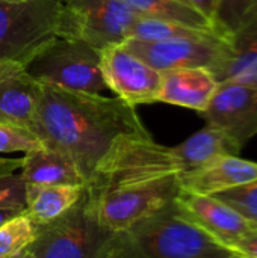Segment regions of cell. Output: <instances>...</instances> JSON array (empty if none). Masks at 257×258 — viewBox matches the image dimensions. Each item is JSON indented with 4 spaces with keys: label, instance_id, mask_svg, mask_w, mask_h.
I'll return each mask as SVG.
<instances>
[{
    "label": "cell",
    "instance_id": "6da1fadb",
    "mask_svg": "<svg viewBox=\"0 0 257 258\" xmlns=\"http://www.w3.org/2000/svg\"><path fill=\"white\" fill-rule=\"evenodd\" d=\"M33 133L44 147L67 156L86 186L120 144L151 138L136 106L126 100L52 85H42Z\"/></svg>",
    "mask_w": 257,
    "mask_h": 258
},
{
    "label": "cell",
    "instance_id": "7a4b0ae2",
    "mask_svg": "<svg viewBox=\"0 0 257 258\" xmlns=\"http://www.w3.org/2000/svg\"><path fill=\"white\" fill-rule=\"evenodd\" d=\"M121 258H238L191 219L176 203L121 233Z\"/></svg>",
    "mask_w": 257,
    "mask_h": 258
},
{
    "label": "cell",
    "instance_id": "3957f363",
    "mask_svg": "<svg viewBox=\"0 0 257 258\" xmlns=\"http://www.w3.org/2000/svg\"><path fill=\"white\" fill-rule=\"evenodd\" d=\"M120 233L105 227L82 198L62 216L36 224V239L27 248L35 258H106Z\"/></svg>",
    "mask_w": 257,
    "mask_h": 258
},
{
    "label": "cell",
    "instance_id": "277c9868",
    "mask_svg": "<svg viewBox=\"0 0 257 258\" xmlns=\"http://www.w3.org/2000/svg\"><path fill=\"white\" fill-rule=\"evenodd\" d=\"M62 0H0V62L26 67L59 38Z\"/></svg>",
    "mask_w": 257,
    "mask_h": 258
},
{
    "label": "cell",
    "instance_id": "5b68a950",
    "mask_svg": "<svg viewBox=\"0 0 257 258\" xmlns=\"http://www.w3.org/2000/svg\"><path fill=\"white\" fill-rule=\"evenodd\" d=\"M180 192L179 174L108 189L85 187L91 212L105 227L115 233H123L136 222L168 207Z\"/></svg>",
    "mask_w": 257,
    "mask_h": 258
},
{
    "label": "cell",
    "instance_id": "8992f818",
    "mask_svg": "<svg viewBox=\"0 0 257 258\" xmlns=\"http://www.w3.org/2000/svg\"><path fill=\"white\" fill-rule=\"evenodd\" d=\"M24 68L42 85L86 94L108 89L101 74L100 51L80 39L56 38Z\"/></svg>",
    "mask_w": 257,
    "mask_h": 258
},
{
    "label": "cell",
    "instance_id": "52a82bcc",
    "mask_svg": "<svg viewBox=\"0 0 257 258\" xmlns=\"http://www.w3.org/2000/svg\"><path fill=\"white\" fill-rule=\"evenodd\" d=\"M136 17L121 0H62L59 38L80 39L101 51L127 41Z\"/></svg>",
    "mask_w": 257,
    "mask_h": 258
},
{
    "label": "cell",
    "instance_id": "ba28073f",
    "mask_svg": "<svg viewBox=\"0 0 257 258\" xmlns=\"http://www.w3.org/2000/svg\"><path fill=\"white\" fill-rule=\"evenodd\" d=\"M121 45L158 71L177 68L214 70L224 57L229 41L218 35L164 41H141L129 38Z\"/></svg>",
    "mask_w": 257,
    "mask_h": 258
},
{
    "label": "cell",
    "instance_id": "9c48e42d",
    "mask_svg": "<svg viewBox=\"0 0 257 258\" xmlns=\"http://www.w3.org/2000/svg\"><path fill=\"white\" fill-rule=\"evenodd\" d=\"M200 115L206 124L224 132L241 151L257 136V88L221 82Z\"/></svg>",
    "mask_w": 257,
    "mask_h": 258
},
{
    "label": "cell",
    "instance_id": "30bf717a",
    "mask_svg": "<svg viewBox=\"0 0 257 258\" xmlns=\"http://www.w3.org/2000/svg\"><path fill=\"white\" fill-rule=\"evenodd\" d=\"M100 67L108 89L127 103L150 104L158 101L162 73L142 62L123 45H111L100 51Z\"/></svg>",
    "mask_w": 257,
    "mask_h": 258
},
{
    "label": "cell",
    "instance_id": "8fae6325",
    "mask_svg": "<svg viewBox=\"0 0 257 258\" xmlns=\"http://www.w3.org/2000/svg\"><path fill=\"white\" fill-rule=\"evenodd\" d=\"M174 203L188 219L230 251L244 234L257 225L212 195L182 190Z\"/></svg>",
    "mask_w": 257,
    "mask_h": 258
},
{
    "label": "cell",
    "instance_id": "7c38bea8",
    "mask_svg": "<svg viewBox=\"0 0 257 258\" xmlns=\"http://www.w3.org/2000/svg\"><path fill=\"white\" fill-rule=\"evenodd\" d=\"M41 91L42 83L35 80L24 67L0 62V122L15 124L33 132Z\"/></svg>",
    "mask_w": 257,
    "mask_h": 258
},
{
    "label": "cell",
    "instance_id": "4fadbf2b",
    "mask_svg": "<svg viewBox=\"0 0 257 258\" xmlns=\"http://www.w3.org/2000/svg\"><path fill=\"white\" fill-rule=\"evenodd\" d=\"M182 190L198 195H215L257 180V162L239 156H223L212 163L179 175Z\"/></svg>",
    "mask_w": 257,
    "mask_h": 258
},
{
    "label": "cell",
    "instance_id": "5bb4252c",
    "mask_svg": "<svg viewBox=\"0 0 257 258\" xmlns=\"http://www.w3.org/2000/svg\"><path fill=\"white\" fill-rule=\"evenodd\" d=\"M161 73L162 82L158 101L191 109L198 113L208 107L218 86V82L208 68H177Z\"/></svg>",
    "mask_w": 257,
    "mask_h": 258
},
{
    "label": "cell",
    "instance_id": "9a60e30c",
    "mask_svg": "<svg viewBox=\"0 0 257 258\" xmlns=\"http://www.w3.org/2000/svg\"><path fill=\"white\" fill-rule=\"evenodd\" d=\"M21 178L26 186H86L74 163L62 153L41 147L23 157Z\"/></svg>",
    "mask_w": 257,
    "mask_h": 258
},
{
    "label": "cell",
    "instance_id": "2e32d148",
    "mask_svg": "<svg viewBox=\"0 0 257 258\" xmlns=\"http://www.w3.org/2000/svg\"><path fill=\"white\" fill-rule=\"evenodd\" d=\"M227 41L224 57L211 70L215 80L257 88V21Z\"/></svg>",
    "mask_w": 257,
    "mask_h": 258
},
{
    "label": "cell",
    "instance_id": "e0dca14e",
    "mask_svg": "<svg viewBox=\"0 0 257 258\" xmlns=\"http://www.w3.org/2000/svg\"><path fill=\"white\" fill-rule=\"evenodd\" d=\"M182 174L197 171L223 156H239V150L229 136L217 127L206 124L204 128L174 147Z\"/></svg>",
    "mask_w": 257,
    "mask_h": 258
},
{
    "label": "cell",
    "instance_id": "ac0fdd59",
    "mask_svg": "<svg viewBox=\"0 0 257 258\" xmlns=\"http://www.w3.org/2000/svg\"><path fill=\"white\" fill-rule=\"evenodd\" d=\"M82 186H26L24 213L35 224H47L68 212L83 195Z\"/></svg>",
    "mask_w": 257,
    "mask_h": 258
},
{
    "label": "cell",
    "instance_id": "d6986e66",
    "mask_svg": "<svg viewBox=\"0 0 257 258\" xmlns=\"http://www.w3.org/2000/svg\"><path fill=\"white\" fill-rule=\"evenodd\" d=\"M135 14L179 23L197 30L215 33L212 21L197 8L177 0H121Z\"/></svg>",
    "mask_w": 257,
    "mask_h": 258
},
{
    "label": "cell",
    "instance_id": "ffe728a7",
    "mask_svg": "<svg viewBox=\"0 0 257 258\" xmlns=\"http://www.w3.org/2000/svg\"><path fill=\"white\" fill-rule=\"evenodd\" d=\"M256 21L257 0H215L212 24L218 36L230 39Z\"/></svg>",
    "mask_w": 257,
    "mask_h": 258
},
{
    "label": "cell",
    "instance_id": "44dd1931",
    "mask_svg": "<svg viewBox=\"0 0 257 258\" xmlns=\"http://www.w3.org/2000/svg\"><path fill=\"white\" fill-rule=\"evenodd\" d=\"M203 35H217V33L197 30L167 20L138 15L130 29L129 38L141 39V41H164V39H174V38H197Z\"/></svg>",
    "mask_w": 257,
    "mask_h": 258
},
{
    "label": "cell",
    "instance_id": "7402d4cb",
    "mask_svg": "<svg viewBox=\"0 0 257 258\" xmlns=\"http://www.w3.org/2000/svg\"><path fill=\"white\" fill-rule=\"evenodd\" d=\"M36 239V224L23 212L0 225V258H11L27 249Z\"/></svg>",
    "mask_w": 257,
    "mask_h": 258
},
{
    "label": "cell",
    "instance_id": "603a6c76",
    "mask_svg": "<svg viewBox=\"0 0 257 258\" xmlns=\"http://www.w3.org/2000/svg\"><path fill=\"white\" fill-rule=\"evenodd\" d=\"M212 197L221 200L223 203L235 209L250 222L257 224V180L239 187L218 192Z\"/></svg>",
    "mask_w": 257,
    "mask_h": 258
},
{
    "label": "cell",
    "instance_id": "cb8c5ba5",
    "mask_svg": "<svg viewBox=\"0 0 257 258\" xmlns=\"http://www.w3.org/2000/svg\"><path fill=\"white\" fill-rule=\"evenodd\" d=\"M44 147L41 139L29 128L0 122V153H29Z\"/></svg>",
    "mask_w": 257,
    "mask_h": 258
},
{
    "label": "cell",
    "instance_id": "d4e9b609",
    "mask_svg": "<svg viewBox=\"0 0 257 258\" xmlns=\"http://www.w3.org/2000/svg\"><path fill=\"white\" fill-rule=\"evenodd\" d=\"M0 209L26 210V184L20 174L0 177Z\"/></svg>",
    "mask_w": 257,
    "mask_h": 258
},
{
    "label": "cell",
    "instance_id": "484cf974",
    "mask_svg": "<svg viewBox=\"0 0 257 258\" xmlns=\"http://www.w3.org/2000/svg\"><path fill=\"white\" fill-rule=\"evenodd\" d=\"M232 251L238 258H257V225L232 246Z\"/></svg>",
    "mask_w": 257,
    "mask_h": 258
},
{
    "label": "cell",
    "instance_id": "4316f807",
    "mask_svg": "<svg viewBox=\"0 0 257 258\" xmlns=\"http://www.w3.org/2000/svg\"><path fill=\"white\" fill-rule=\"evenodd\" d=\"M23 157L21 159H3L0 157V177L14 174L17 169H21Z\"/></svg>",
    "mask_w": 257,
    "mask_h": 258
},
{
    "label": "cell",
    "instance_id": "83f0119b",
    "mask_svg": "<svg viewBox=\"0 0 257 258\" xmlns=\"http://www.w3.org/2000/svg\"><path fill=\"white\" fill-rule=\"evenodd\" d=\"M194 8H197L200 12H203L211 21H212V14L215 8V0H188ZM214 26V24H212Z\"/></svg>",
    "mask_w": 257,
    "mask_h": 258
},
{
    "label": "cell",
    "instance_id": "f1b7e54d",
    "mask_svg": "<svg viewBox=\"0 0 257 258\" xmlns=\"http://www.w3.org/2000/svg\"><path fill=\"white\" fill-rule=\"evenodd\" d=\"M20 213H23V212H18V210H3V209H0V225L5 224L9 219H12L14 216L20 215Z\"/></svg>",
    "mask_w": 257,
    "mask_h": 258
},
{
    "label": "cell",
    "instance_id": "f546056e",
    "mask_svg": "<svg viewBox=\"0 0 257 258\" xmlns=\"http://www.w3.org/2000/svg\"><path fill=\"white\" fill-rule=\"evenodd\" d=\"M106 258H121V233H120V236H118V240H117L114 249L111 251V254Z\"/></svg>",
    "mask_w": 257,
    "mask_h": 258
},
{
    "label": "cell",
    "instance_id": "4dcf8cb0",
    "mask_svg": "<svg viewBox=\"0 0 257 258\" xmlns=\"http://www.w3.org/2000/svg\"><path fill=\"white\" fill-rule=\"evenodd\" d=\"M11 258H35L32 254H30V251L29 249H24V251H21L20 254H17V255H14V257Z\"/></svg>",
    "mask_w": 257,
    "mask_h": 258
},
{
    "label": "cell",
    "instance_id": "1f68e13d",
    "mask_svg": "<svg viewBox=\"0 0 257 258\" xmlns=\"http://www.w3.org/2000/svg\"><path fill=\"white\" fill-rule=\"evenodd\" d=\"M177 2H182V3H188V5H191V3H189L188 0H177ZM191 6H192V5H191Z\"/></svg>",
    "mask_w": 257,
    "mask_h": 258
}]
</instances>
